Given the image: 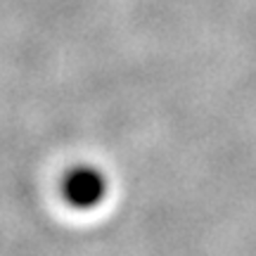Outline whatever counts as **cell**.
Segmentation results:
<instances>
[{
	"label": "cell",
	"mask_w": 256,
	"mask_h": 256,
	"mask_svg": "<svg viewBox=\"0 0 256 256\" xmlns=\"http://www.w3.org/2000/svg\"><path fill=\"white\" fill-rule=\"evenodd\" d=\"M110 180L102 168L92 164H76L66 168L60 178V194L66 206L76 211L98 209L107 200Z\"/></svg>",
	"instance_id": "6da1fadb"
}]
</instances>
